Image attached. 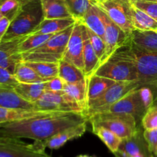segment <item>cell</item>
<instances>
[{
	"instance_id": "13",
	"label": "cell",
	"mask_w": 157,
	"mask_h": 157,
	"mask_svg": "<svg viewBox=\"0 0 157 157\" xmlns=\"http://www.w3.org/2000/svg\"><path fill=\"white\" fill-rule=\"evenodd\" d=\"M53 35L55 34H30L11 41L1 42L0 49L6 51L12 55H21L42 44Z\"/></svg>"
},
{
	"instance_id": "49",
	"label": "cell",
	"mask_w": 157,
	"mask_h": 157,
	"mask_svg": "<svg viewBox=\"0 0 157 157\" xmlns=\"http://www.w3.org/2000/svg\"><path fill=\"white\" fill-rule=\"evenodd\" d=\"M151 157H157V155H154V154H152Z\"/></svg>"
},
{
	"instance_id": "30",
	"label": "cell",
	"mask_w": 157,
	"mask_h": 157,
	"mask_svg": "<svg viewBox=\"0 0 157 157\" xmlns=\"http://www.w3.org/2000/svg\"><path fill=\"white\" fill-rule=\"evenodd\" d=\"M14 75L18 82L24 84L42 83L48 81V80L41 78L33 68L29 67L22 61H20L17 65Z\"/></svg>"
},
{
	"instance_id": "47",
	"label": "cell",
	"mask_w": 157,
	"mask_h": 157,
	"mask_svg": "<svg viewBox=\"0 0 157 157\" xmlns=\"http://www.w3.org/2000/svg\"><path fill=\"white\" fill-rule=\"evenodd\" d=\"M29 1H30V0H20V2H21V5H24L25 3L28 2H29Z\"/></svg>"
},
{
	"instance_id": "34",
	"label": "cell",
	"mask_w": 157,
	"mask_h": 157,
	"mask_svg": "<svg viewBox=\"0 0 157 157\" xmlns=\"http://www.w3.org/2000/svg\"><path fill=\"white\" fill-rule=\"evenodd\" d=\"M87 34H88L89 39H90V44H91L97 56L98 57V58L100 60V64H103L106 54V44L105 41H104V39L102 37L98 35L94 32H93L90 29H87Z\"/></svg>"
},
{
	"instance_id": "45",
	"label": "cell",
	"mask_w": 157,
	"mask_h": 157,
	"mask_svg": "<svg viewBox=\"0 0 157 157\" xmlns=\"http://www.w3.org/2000/svg\"><path fill=\"white\" fill-rule=\"evenodd\" d=\"M153 106H156V107H157V96H156V98H154V101H153Z\"/></svg>"
},
{
	"instance_id": "42",
	"label": "cell",
	"mask_w": 157,
	"mask_h": 157,
	"mask_svg": "<svg viewBox=\"0 0 157 157\" xmlns=\"http://www.w3.org/2000/svg\"><path fill=\"white\" fill-rule=\"evenodd\" d=\"M113 155H114L115 157H130V156L126 154L125 153H124V152L121 151V150L117 151L116 153H113ZM135 157H143V156H135Z\"/></svg>"
},
{
	"instance_id": "48",
	"label": "cell",
	"mask_w": 157,
	"mask_h": 157,
	"mask_svg": "<svg viewBox=\"0 0 157 157\" xmlns=\"http://www.w3.org/2000/svg\"><path fill=\"white\" fill-rule=\"evenodd\" d=\"M2 13H1V12H0V20H1V18H2Z\"/></svg>"
},
{
	"instance_id": "46",
	"label": "cell",
	"mask_w": 157,
	"mask_h": 157,
	"mask_svg": "<svg viewBox=\"0 0 157 157\" xmlns=\"http://www.w3.org/2000/svg\"><path fill=\"white\" fill-rule=\"evenodd\" d=\"M92 1H93V2L94 3V4H97V3L101 2H103V1H105V0H92Z\"/></svg>"
},
{
	"instance_id": "21",
	"label": "cell",
	"mask_w": 157,
	"mask_h": 157,
	"mask_svg": "<svg viewBox=\"0 0 157 157\" xmlns=\"http://www.w3.org/2000/svg\"><path fill=\"white\" fill-rule=\"evenodd\" d=\"M63 91L73 99L85 111L87 107V79L75 83H65Z\"/></svg>"
},
{
	"instance_id": "15",
	"label": "cell",
	"mask_w": 157,
	"mask_h": 157,
	"mask_svg": "<svg viewBox=\"0 0 157 157\" xmlns=\"http://www.w3.org/2000/svg\"><path fill=\"white\" fill-rule=\"evenodd\" d=\"M87 121H84L78 125L62 130L45 140L38 141V142L44 149L48 148L51 150H58L62 147L68 141L82 136L87 131Z\"/></svg>"
},
{
	"instance_id": "27",
	"label": "cell",
	"mask_w": 157,
	"mask_h": 157,
	"mask_svg": "<svg viewBox=\"0 0 157 157\" xmlns=\"http://www.w3.org/2000/svg\"><path fill=\"white\" fill-rule=\"evenodd\" d=\"M58 77L65 83H75L85 79L84 72L62 58L58 62Z\"/></svg>"
},
{
	"instance_id": "6",
	"label": "cell",
	"mask_w": 157,
	"mask_h": 157,
	"mask_svg": "<svg viewBox=\"0 0 157 157\" xmlns=\"http://www.w3.org/2000/svg\"><path fill=\"white\" fill-rule=\"evenodd\" d=\"M92 126L103 127L117 135L122 140L127 139L137 130V122L134 117L125 113H101L88 118Z\"/></svg>"
},
{
	"instance_id": "43",
	"label": "cell",
	"mask_w": 157,
	"mask_h": 157,
	"mask_svg": "<svg viewBox=\"0 0 157 157\" xmlns=\"http://www.w3.org/2000/svg\"><path fill=\"white\" fill-rule=\"evenodd\" d=\"M131 2H157V0H129Z\"/></svg>"
},
{
	"instance_id": "25",
	"label": "cell",
	"mask_w": 157,
	"mask_h": 157,
	"mask_svg": "<svg viewBox=\"0 0 157 157\" xmlns=\"http://www.w3.org/2000/svg\"><path fill=\"white\" fill-rule=\"evenodd\" d=\"M83 60H84V74L85 75V78H89L94 74V72L99 67L101 64H100L99 58L97 56L96 53L90 44L87 28L85 29V33H84Z\"/></svg>"
},
{
	"instance_id": "7",
	"label": "cell",
	"mask_w": 157,
	"mask_h": 157,
	"mask_svg": "<svg viewBox=\"0 0 157 157\" xmlns=\"http://www.w3.org/2000/svg\"><path fill=\"white\" fill-rule=\"evenodd\" d=\"M139 87L140 84L137 81H117L103 94L87 103V110L84 111V114L88 119L90 117L97 113L106 112L110 106L117 102L127 93Z\"/></svg>"
},
{
	"instance_id": "32",
	"label": "cell",
	"mask_w": 157,
	"mask_h": 157,
	"mask_svg": "<svg viewBox=\"0 0 157 157\" xmlns=\"http://www.w3.org/2000/svg\"><path fill=\"white\" fill-rule=\"evenodd\" d=\"M72 16L76 20H81L90 6L94 3L92 0H64Z\"/></svg>"
},
{
	"instance_id": "23",
	"label": "cell",
	"mask_w": 157,
	"mask_h": 157,
	"mask_svg": "<svg viewBox=\"0 0 157 157\" xmlns=\"http://www.w3.org/2000/svg\"><path fill=\"white\" fill-rule=\"evenodd\" d=\"M86 79L87 83V103L101 96L117 82L113 80L95 75L86 78Z\"/></svg>"
},
{
	"instance_id": "22",
	"label": "cell",
	"mask_w": 157,
	"mask_h": 157,
	"mask_svg": "<svg viewBox=\"0 0 157 157\" xmlns=\"http://www.w3.org/2000/svg\"><path fill=\"white\" fill-rule=\"evenodd\" d=\"M76 21L75 18H44L41 24L35 29L32 34H56L61 31L64 30L67 28L74 25Z\"/></svg>"
},
{
	"instance_id": "1",
	"label": "cell",
	"mask_w": 157,
	"mask_h": 157,
	"mask_svg": "<svg viewBox=\"0 0 157 157\" xmlns=\"http://www.w3.org/2000/svg\"><path fill=\"white\" fill-rule=\"evenodd\" d=\"M84 121L88 119L84 112H55L1 124L0 136L43 141Z\"/></svg>"
},
{
	"instance_id": "29",
	"label": "cell",
	"mask_w": 157,
	"mask_h": 157,
	"mask_svg": "<svg viewBox=\"0 0 157 157\" xmlns=\"http://www.w3.org/2000/svg\"><path fill=\"white\" fill-rule=\"evenodd\" d=\"M132 20L134 30L157 31V21L133 5L132 7Z\"/></svg>"
},
{
	"instance_id": "14",
	"label": "cell",
	"mask_w": 157,
	"mask_h": 157,
	"mask_svg": "<svg viewBox=\"0 0 157 157\" xmlns=\"http://www.w3.org/2000/svg\"><path fill=\"white\" fill-rule=\"evenodd\" d=\"M105 34L104 41L106 44V54L104 62L107 61L115 52L127 42L128 36L127 34L117 25L105 13Z\"/></svg>"
},
{
	"instance_id": "40",
	"label": "cell",
	"mask_w": 157,
	"mask_h": 157,
	"mask_svg": "<svg viewBox=\"0 0 157 157\" xmlns=\"http://www.w3.org/2000/svg\"><path fill=\"white\" fill-rule=\"evenodd\" d=\"M65 82L60 77H56L44 82L46 91H62Z\"/></svg>"
},
{
	"instance_id": "10",
	"label": "cell",
	"mask_w": 157,
	"mask_h": 157,
	"mask_svg": "<svg viewBox=\"0 0 157 157\" xmlns=\"http://www.w3.org/2000/svg\"><path fill=\"white\" fill-rule=\"evenodd\" d=\"M94 75L115 81H138L137 71L134 64L127 60L113 56L101 64Z\"/></svg>"
},
{
	"instance_id": "18",
	"label": "cell",
	"mask_w": 157,
	"mask_h": 157,
	"mask_svg": "<svg viewBox=\"0 0 157 157\" xmlns=\"http://www.w3.org/2000/svg\"><path fill=\"white\" fill-rule=\"evenodd\" d=\"M0 107L12 109L36 110L35 104L23 99L14 87L0 85Z\"/></svg>"
},
{
	"instance_id": "9",
	"label": "cell",
	"mask_w": 157,
	"mask_h": 157,
	"mask_svg": "<svg viewBox=\"0 0 157 157\" xmlns=\"http://www.w3.org/2000/svg\"><path fill=\"white\" fill-rule=\"evenodd\" d=\"M38 141L26 144L18 138L0 136V157H51Z\"/></svg>"
},
{
	"instance_id": "17",
	"label": "cell",
	"mask_w": 157,
	"mask_h": 157,
	"mask_svg": "<svg viewBox=\"0 0 157 157\" xmlns=\"http://www.w3.org/2000/svg\"><path fill=\"white\" fill-rule=\"evenodd\" d=\"M105 12L97 4H93L87 11L81 21L86 27L99 36L104 38Z\"/></svg>"
},
{
	"instance_id": "39",
	"label": "cell",
	"mask_w": 157,
	"mask_h": 157,
	"mask_svg": "<svg viewBox=\"0 0 157 157\" xmlns=\"http://www.w3.org/2000/svg\"><path fill=\"white\" fill-rule=\"evenodd\" d=\"M144 137L152 154L157 155V129L144 130Z\"/></svg>"
},
{
	"instance_id": "3",
	"label": "cell",
	"mask_w": 157,
	"mask_h": 157,
	"mask_svg": "<svg viewBox=\"0 0 157 157\" xmlns=\"http://www.w3.org/2000/svg\"><path fill=\"white\" fill-rule=\"evenodd\" d=\"M44 19L41 0H30L21 6L18 15L11 21L1 42L30 35Z\"/></svg>"
},
{
	"instance_id": "33",
	"label": "cell",
	"mask_w": 157,
	"mask_h": 157,
	"mask_svg": "<svg viewBox=\"0 0 157 157\" xmlns=\"http://www.w3.org/2000/svg\"><path fill=\"white\" fill-rule=\"evenodd\" d=\"M21 6L20 0H2L0 2V12L3 17L12 21L18 15Z\"/></svg>"
},
{
	"instance_id": "24",
	"label": "cell",
	"mask_w": 157,
	"mask_h": 157,
	"mask_svg": "<svg viewBox=\"0 0 157 157\" xmlns=\"http://www.w3.org/2000/svg\"><path fill=\"white\" fill-rule=\"evenodd\" d=\"M44 18H72L64 0H41ZM74 18V17H73Z\"/></svg>"
},
{
	"instance_id": "8",
	"label": "cell",
	"mask_w": 157,
	"mask_h": 157,
	"mask_svg": "<svg viewBox=\"0 0 157 157\" xmlns=\"http://www.w3.org/2000/svg\"><path fill=\"white\" fill-rule=\"evenodd\" d=\"M106 15L119 26L127 36H130L134 28L132 20L133 4L129 0H105L97 3Z\"/></svg>"
},
{
	"instance_id": "12",
	"label": "cell",
	"mask_w": 157,
	"mask_h": 157,
	"mask_svg": "<svg viewBox=\"0 0 157 157\" xmlns=\"http://www.w3.org/2000/svg\"><path fill=\"white\" fill-rule=\"evenodd\" d=\"M85 25L79 20H76L68 40L63 59L71 63L84 72V33Z\"/></svg>"
},
{
	"instance_id": "50",
	"label": "cell",
	"mask_w": 157,
	"mask_h": 157,
	"mask_svg": "<svg viewBox=\"0 0 157 157\" xmlns=\"http://www.w3.org/2000/svg\"><path fill=\"white\" fill-rule=\"evenodd\" d=\"M2 0H0V2H2Z\"/></svg>"
},
{
	"instance_id": "26",
	"label": "cell",
	"mask_w": 157,
	"mask_h": 157,
	"mask_svg": "<svg viewBox=\"0 0 157 157\" xmlns=\"http://www.w3.org/2000/svg\"><path fill=\"white\" fill-rule=\"evenodd\" d=\"M14 89L21 98L32 104L36 102L46 91L44 82L33 84L19 83L14 87Z\"/></svg>"
},
{
	"instance_id": "36",
	"label": "cell",
	"mask_w": 157,
	"mask_h": 157,
	"mask_svg": "<svg viewBox=\"0 0 157 157\" xmlns=\"http://www.w3.org/2000/svg\"><path fill=\"white\" fill-rule=\"evenodd\" d=\"M141 124L144 130L157 129V107H150L141 120Z\"/></svg>"
},
{
	"instance_id": "35",
	"label": "cell",
	"mask_w": 157,
	"mask_h": 157,
	"mask_svg": "<svg viewBox=\"0 0 157 157\" xmlns=\"http://www.w3.org/2000/svg\"><path fill=\"white\" fill-rule=\"evenodd\" d=\"M20 61H21L20 55H12L6 51L0 49V67L7 69L14 75Z\"/></svg>"
},
{
	"instance_id": "37",
	"label": "cell",
	"mask_w": 157,
	"mask_h": 157,
	"mask_svg": "<svg viewBox=\"0 0 157 157\" xmlns=\"http://www.w3.org/2000/svg\"><path fill=\"white\" fill-rule=\"evenodd\" d=\"M134 6L154 18L157 21V2H132Z\"/></svg>"
},
{
	"instance_id": "20",
	"label": "cell",
	"mask_w": 157,
	"mask_h": 157,
	"mask_svg": "<svg viewBox=\"0 0 157 157\" xmlns=\"http://www.w3.org/2000/svg\"><path fill=\"white\" fill-rule=\"evenodd\" d=\"M127 41L149 52H157V31L133 30Z\"/></svg>"
},
{
	"instance_id": "2",
	"label": "cell",
	"mask_w": 157,
	"mask_h": 157,
	"mask_svg": "<svg viewBox=\"0 0 157 157\" xmlns=\"http://www.w3.org/2000/svg\"><path fill=\"white\" fill-rule=\"evenodd\" d=\"M112 56L127 60L134 64L140 87L157 90V52H149L127 41Z\"/></svg>"
},
{
	"instance_id": "41",
	"label": "cell",
	"mask_w": 157,
	"mask_h": 157,
	"mask_svg": "<svg viewBox=\"0 0 157 157\" xmlns=\"http://www.w3.org/2000/svg\"><path fill=\"white\" fill-rule=\"evenodd\" d=\"M11 21H12L6 17H2L0 20V43H1L3 37L5 36L8 29H9Z\"/></svg>"
},
{
	"instance_id": "31",
	"label": "cell",
	"mask_w": 157,
	"mask_h": 157,
	"mask_svg": "<svg viewBox=\"0 0 157 157\" xmlns=\"http://www.w3.org/2000/svg\"><path fill=\"white\" fill-rule=\"evenodd\" d=\"M33 68L38 75L45 80H50L58 76V62L44 61H24Z\"/></svg>"
},
{
	"instance_id": "28",
	"label": "cell",
	"mask_w": 157,
	"mask_h": 157,
	"mask_svg": "<svg viewBox=\"0 0 157 157\" xmlns=\"http://www.w3.org/2000/svg\"><path fill=\"white\" fill-rule=\"evenodd\" d=\"M91 127L94 134L100 138L113 154L119 150L120 146L123 140L121 138L105 127L98 126H92Z\"/></svg>"
},
{
	"instance_id": "11",
	"label": "cell",
	"mask_w": 157,
	"mask_h": 157,
	"mask_svg": "<svg viewBox=\"0 0 157 157\" xmlns=\"http://www.w3.org/2000/svg\"><path fill=\"white\" fill-rule=\"evenodd\" d=\"M36 110L59 112H84L73 99L64 91H45L34 103Z\"/></svg>"
},
{
	"instance_id": "4",
	"label": "cell",
	"mask_w": 157,
	"mask_h": 157,
	"mask_svg": "<svg viewBox=\"0 0 157 157\" xmlns=\"http://www.w3.org/2000/svg\"><path fill=\"white\" fill-rule=\"evenodd\" d=\"M74 25L53 35L38 47L21 55V61L59 62L64 55Z\"/></svg>"
},
{
	"instance_id": "19",
	"label": "cell",
	"mask_w": 157,
	"mask_h": 157,
	"mask_svg": "<svg viewBox=\"0 0 157 157\" xmlns=\"http://www.w3.org/2000/svg\"><path fill=\"white\" fill-rule=\"evenodd\" d=\"M59 111H50V110H25V109H12L0 107V125L11 121L27 118L45 116Z\"/></svg>"
},
{
	"instance_id": "38",
	"label": "cell",
	"mask_w": 157,
	"mask_h": 157,
	"mask_svg": "<svg viewBox=\"0 0 157 157\" xmlns=\"http://www.w3.org/2000/svg\"><path fill=\"white\" fill-rule=\"evenodd\" d=\"M18 84L19 82L13 74L7 69L0 67V85L15 87Z\"/></svg>"
},
{
	"instance_id": "16",
	"label": "cell",
	"mask_w": 157,
	"mask_h": 157,
	"mask_svg": "<svg viewBox=\"0 0 157 157\" xmlns=\"http://www.w3.org/2000/svg\"><path fill=\"white\" fill-rule=\"evenodd\" d=\"M144 130H143L140 127H138L133 136L123 140L119 150L130 157H151L152 153L149 150L148 145L144 137Z\"/></svg>"
},
{
	"instance_id": "5",
	"label": "cell",
	"mask_w": 157,
	"mask_h": 157,
	"mask_svg": "<svg viewBox=\"0 0 157 157\" xmlns=\"http://www.w3.org/2000/svg\"><path fill=\"white\" fill-rule=\"evenodd\" d=\"M153 101L154 98L151 88L139 87L127 93L117 102L110 106L106 112L132 115L138 123L142 120L147 110L153 106Z\"/></svg>"
},
{
	"instance_id": "44",
	"label": "cell",
	"mask_w": 157,
	"mask_h": 157,
	"mask_svg": "<svg viewBox=\"0 0 157 157\" xmlns=\"http://www.w3.org/2000/svg\"><path fill=\"white\" fill-rule=\"evenodd\" d=\"M76 157H96V156H89V155H79V156H76Z\"/></svg>"
}]
</instances>
